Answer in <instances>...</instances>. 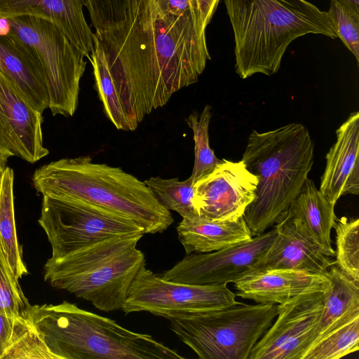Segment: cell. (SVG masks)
Returning a JSON list of instances; mask_svg holds the SVG:
<instances>
[{"instance_id":"obj_22","label":"cell","mask_w":359,"mask_h":359,"mask_svg":"<svg viewBox=\"0 0 359 359\" xmlns=\"http://www.w3.org/2000/svg\"><path fill=\"white\" fill-rule=\"evenodd\" d=\"M327 275L330 286L324 292L323 311L310 347L330 332L359 317V282L335 264L330 267Z\"/></svg>"},{"instance_id":"obj_29","label":"cell","mask_w":359,"mask_h":359,"mask_svg":"<svg viewBox=\"0 0 359 359\" xmlns=\"http://www.w3.org/2000/svg\"><path fill=\"white\" fill-rule=\"evenodd\" d=\"M29 306L0 249V313L27 318Z\"/></svg>"},{"instance_id":"obj_31","label":"cell","mask_w":359,"mask_h":359,"mask_svg":"<svg viewBox=\"0 0 359 359\" xmlns=\"http://www.w3.org/2000/svg\"><path fill=\"white\" fill-rule=\"evenodd\" d=\"M327 13L337 37L340 38L358 63L359 15L342 9L332 0Z\"/></svg>"},{"instance_id":"obj_21","label":"cell","mask_w":359,"mask_h":359,"mask_svg":"<svg viewBox=\"0 0 359 359\" xmlns=\"http://www.w3.org/2000/svg\"><path fill=\"white\" fill-rule=\"evenodd\" d=\"M177 232L187 254L211 252L252 238L243 217L224 221L210 220L199 216L182 218Z\"/></svg>"},{"instance_id":"obj_14","label":"cell","mask_w":359,"mask_h":359,"mask_svg":"<svg viewBox=\"0 0 359 359\" xmlns=\"http://www.w3.org/2000/svg\"><path fill=\"white\" fill-rule=\"evenodd\" d=\"M42 113L0 72V153L34 163L47 156Z\"/></svg>"},{"instance_id":"obj_3","label":"cell","mask_w":359,"mask_h":359,"mask_svg":"<svg viewBox=\"0 0 359 359\" xmlns=\"http://www.w3.org/2000/svg\"><path fill=\"white\" fill-rule=\"evenodd\" d=\"M32 182L43 196L82 199L124 215L144 233H161L174 222L144 182L119 167L95 163L90 156L46 164L36 170Z\"/></svg>"},{"instance_id":"obj_25","label":"cell","mask_w":359,"mask_h":359,"mask_svg":"<svg viewBox=\"0 0 359 359\" xmlns=\"http://www.w3.org/2000/svg\"><path fill=\"white\" fill-rule=\"evenodd\" d=\"M359 349V317L314 343L302 359H339Z\"/></svg>"},{"instance_id":"obj_16","label":"cell","mask_w":359,"mask_h":359,"mask_svg":"<svg viewBox=\"0 0 359 359\" xmlns=\"http://www.w3.org/2000/svg\"><path fill=\"white\" fill-rule=\"evenodd\" d=\"M336 134L319 189L334 205L344 195L359 194V112L351 113Z\"/></svg>"},{"instance_id":"obj_17","label":"cell","mask_w":359,"mask_h":359,"mask_svg":"<svg viewBox=\"0 0 359 359\" xmlns=\"http://www.w3.org/2000/svg\"><path fill=\"white\" fill-rule=\"evenodd\" d=\"M0 72L13 81L41 113L48 108L49 96L40 61L33 49L0 18Z\"/></svg>"},{"instance_id":"obj_2","label":"cell","mask_w":359,"mask_h":359,"mask_svg":"<svg viewBox=\"0 0 359 359\" xmlns=\"http://www.w3.org/2000/svg\"><path fill=\"white\" fill-rule=\"evenodd\" d=\"M235 41V68L241 79L271 76L294 39L308 34L337 38L327 13L306 0H224Z\"/></svg>"},{"instance_id":"obj_8","label":"cell","mask_w":359,"mask_h":359,"mask_svg":"<svg viewBox=\"0 0 359 359\" xmlns=\"http://www.w3.org/2000/svg\"><path fill=\"white\" fill-rule=\"evenodd\" d=\"M2 19L37 55L52 114L72 116L78 107L80 81L87 64L85 55L49 20L32 16Z\"/></svg>"},{"instance_id":"obj_1","label":"cell","mask_w":359,"mask_h":359,"mask_svg":"<svg viewBox=\"0 0 359 359\" xmlns=\"http://www.w3.org/2000/svg\"><path fill=\"white\" fill-rule=\"evenodd\" d=\"M103 63L93 65L108 119L133 131L180 89L198 81L210 55L199 15L163 14L154 0H128L116 28L94 33Z\"/></svg>"},{"instance_id":"obj_24","label":"cell","mask_w":359,"mask_h":359,"mask_svg":"<svg viewBox=\"0 0 359 359\" xmlns=\"http://www.w3.org/2000/svg\"><path fill=\"white\" fill-rule=\"evenodd\" d=\"M144 182L158 202L168 210L177 212L182 218L198 216L194 205V187L190 177L184 181H180L177 177H151Z\"/></svg>"},{"instance_id":"obj_7","label":"cell","mask_w":359,"mask_h":359,"mask_svg":"<svg viewBox=\"0 0 359 359\" xmlns=\"http://www.w3.org/2000/svg\"><path fill=\"white\" fill-rule=\"evenodd\" d=\"M277 315V304H236L168 318L176 336L201 359H248Z\"/></svg>"},{"instance_id":"obj_23","label":"cell","mask_w":359,"mask_h":359,"mask_svg":"<svg viewBox=\"0 0 359 359\" xmlns=\"http://www.w3.org/2000/svg\"><path fill=\"white\" fill-rule=\"evenodd\" d=\"M13 171L7 167L0 194V249L17 280L27 273L18 243L13 203Z\"/></svg>"},{"instance_id":"obj_26","label":"cell","mask_w":359,"mask_h":359,"mask_svg":"<svg viewBox=\"0 0 359 359\" xmlns=\"http://www.w3.org/2000/svg\"><path fill=\"white\" fill-rule=\"evenodd\" d=\"M211 117V107L206 104L201 113L194 111L185 119L194 135V163L190 176L194 184L222 160L216 157L210 147L208 130Z\"/></svg>"},{"instance_id":"obj_32","label":"cell","mask_w":359,"mask_h":359,"mask_svg":"<svg viewBox=\"0 0 359 359\" xmlns=\"http://www.w3.org/2000/svg\"><path fill=\"white\" fill-rule=\"evenodd\" d=\"M163 14L182 15L191 11L198 13L196 0H154Z\"/></svg>"},{"instance_id":"obj_35","label":"cell","mask_w":359,"mask_h":359,"mask_svg":"<svg viewBox=\"0 0 359 359\" xmlns=\"http://www.w3.org/2000/svg\"><path fill=\"white\" fill-rule=\"evenodd\" d=\"M342 9L359 15V0H332Z\"/></svg>"},{"instance_id":"obj_11","label":"cell","mask_w":359,"mask_h":359,"mask_svg":"<svg viewBox=\"0 0 359 359\" xmlns=\"http://www.w3.org/2000/svg\"><path fill=\"white\" fill-rule=\"evenodd\" d=\"M276 236L269 231L239 244L206 253L187 254L161 277L191 285H227L252 274Z\"/></svg>"},{"instance_id":"obj_4","label":"cell","mask_w":359,"mask_h":359,"mask_svg":"<svg viewBox=\"0 0 359 359\" xmlns=\"http://www.w3.org/2000/svg\"><path fill=\"white\" fill-rule=\"evenodd\" d=\"M313 151L301 123L249 135L241 161L258 178L255 197L243 215L252 237L273 226L289 208L308 178Z\"/></svg>"},{"instance_id":"obj_12","label":"cell","mask_w":359,"mask_h":359,"mask_svg":"<svg viewBox=\"0 0 359 359\" xmlns=\"http://www.w3.org/2000/svg\"><path fill=\"white\" fill-rule=\"evenodd\" d=\"M324 292L297 295L277 304V315L252 349L248 359H302L323 308Z\"/></svg>"},{"instance_id":"obj_15","label":"cell","mask_w":359,"mask_h":359,"mask_svg":"<svg viewBox=\"0 0 359 359\" xmlns=\"http://www.w3.org/2000/svg\"><path fill=\"white\" fill-rule=\"evenodd\" d=\"M84 0H0V18L32 16L53 22L90 61L94 33L84 13Z\"/></svg>"},{"instance_id":"obj_10","label":"cell","mask_w":359,"mask_h":359,"mask_svg":"<svg viewBox=\"0 0 359 359\" xmlns=\"http://www.w3.org/2000/svg\"><path fill=\"white\" fill-rule=\"evenodd\" d=\"M236 296L227 285L170 281L144 265L128 288L122 310L126 314L147 311L168 319L231 306L237 302Z\"/></svg>"},{"instance_id":"obj_36","label":"cell","mask_w":359,"mask_h":359,"mask_svg":"<svg viewBox=\"0 0 359 359\" xmlns=\"http://www.w3.org/2000/svg\"><path fill=\"white\" fill-rule=\"evenodd\" d=\"M8 157L0 153V194L2 186L4 175L7 168Z\"/></svg>"},{"instance_id":"obj_5","label":"cell","mask_w":359,"mask_h":359,"mask_svg":"<svg viewBox=\"0 0 359 359\" xmlns=\"http://www.w3.org/2000/svg\"><path fill=\"white\" fill-rule=\"evenodd\" d=\"M27 318L55 359H183L152 336L76 304L30 305Z\"/></svg>"},{"instance_id":"obj_6","label":"cell","mask_w":359,"mask_h":359,"mask_svg":"<svg viewBox=\"0 0 359 359\" xmlns=\"http://www.w3.org/2000/svg\"><path fill=\"white\" fill-rule=\"evenodd\" d=\"M144 235L115 236L62 258H49L44 280L100 311L122 309L132 281L145 265L144 255L137 248Z\"/></svg>"},{"instance_id":"obj_27","label":"cell","mask_w":359,"mask_h":359,"mask_svg":"<svg viewBox=\"0 0 359 359\" xmlns=\"http://www.w3.org/2000/svg\"><path fill=\"white\" fill-rule=\"evenodd\" d=\"M333 228L336 233L335 264L359 282V219L336 218Z\"/></svg>"},{"instance_id":"obj_18","label":"cell","mask_w":359,"mask_h":359,"mask_svg":"<svg viewBox=\"0 0 359 359\" xmlns=\"http://www.w3.org/2000/svg\"><path fill=\"white\" fill-rule=\"evenodd\" d=\"M236 296L258 304H280L306 292H325L326 274L289 269L267 270L248 275L233 283Z\"/></svg>"},{"instance_id":"obj_19","label":"cell","mask_w":359,"mask_h":359,"mask_svg":"<svg viewBox=\"0 0 359 359\" xmlns=\"http://www.w3.org/2000/svg\"><path fill=\"white\" fill-rule=\"evenodd\" d=\"M276 236L252 273L267 270L289 269L326 274L335 264L295 229L285 212L276 222Z\"/></svg>"},{"instance_id":"obj_20","label":"cell","mask_w":359,"mask_h":359,"mask_svg":"<svg viewBox=\"0 0 359 359\" xmlns=\"http://www.w3.org/2000/svg\"><path fill=\"white\" fill-rule=\"evenodd\" d=\"M295 229L323 254L332 257L330 233L335 222L334 204L306 179L297 197L285 211Z\"/></svg>"},{"instance_id":"obj_34","label":"cell","mask_w":359,"mask_h":359,"mask_svg":"<svg viewBox=\"0 0 359 359\" xmlns=\"http://www.w3.org/2000/svg\"><path fill=\"white\" fill-rule=\"evenodd\" d=\"M219 0H196L200 22L202 28L205 29L210 22L217 7Z\"/></svg>"},{"instance_id":"obj_28","label":"cell","mask_w":359,"mask_h":359,"mask_svg":"<svg viewBox=\"0 0 359 359\" xmlns=\"http://www.w3.org/2000/svg\"><path fill=\"white\" fill-rule=\"evenodd\" d=\"M2 359H55V357L29 320L20 316Z\"/></svg>"},{"instance_id":"obj_30","label":"cell","mask_w":359,"mask_h":359,"mask_svg":"<svg viewBox=\"0 0 359 359\" xmlns=\"http://www.w3.org/2000/svg\"><path fill=\"white\" fill-rule=\"evenodd\" d=\"M95 32L120 26L126 18L128 0H84Z\"/></svg>"},{"instance_id":"obj_33","label":"cell","mask_w":359,"mask_h":359,"mask_svg":"<svg viewBox=\"0 0 359 359\" xmlns=\"http://www.w3.org/2000/svg\"><path fill=\"white\" fill-rule=\"evenodd\" d=\"M18 317L0 313V359L8 349Z\"/></svg>"},{"instance_id":"obj_13","label":"cell","mask_w":359,"mask_h":359,"mask_svg":"<svg viewBox=\"0 0 359 359\" xmlns=\"http://www.w3.org/2000/svg\"><path fill=\"white\" fill-rule=\"evenodd\" d=\"M257 183V177L242 161L222 159L194 184V205L198 216L219 221L243 217L255 197Z\"/></svg>"},{"instance_id":"obj_9","label":"cell","mask_w":359,"mask_h":359,"mask_svg":"<svg viewBox=\"0 0 359 359\" xmlns=\"http://www.w3.org/2000/svg\"><path fill=\"white\" fill-rule=\"evenodd\" d=\"M39 223L50 243L53 259L112 236L144 233L141 226L124 215L70 197L43 196Z\"/></svg>"}]
</instances>
